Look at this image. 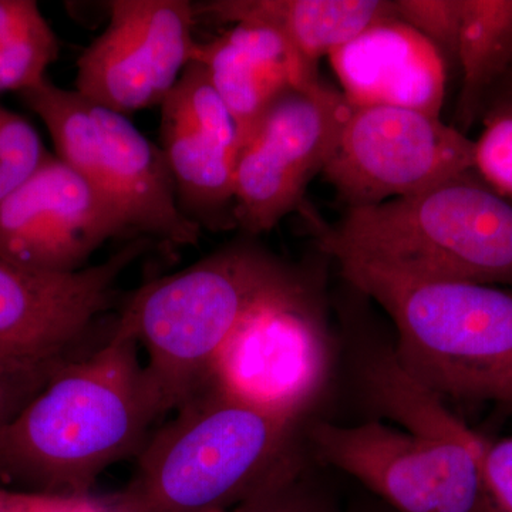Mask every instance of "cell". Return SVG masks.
Listing matches in <instances>:
<instances>
[{"label": "cell", "instance_id": "9c48e42d", "mask_svg": "<svg viewBox=\"0 0 512 512\" xmlns=\"http://www.w3.org/2000/svg\"><path fill=\"white\" fill-rule=\"evenodd\" d=\"M474 144L440 117L352 106L323 178L346 210L412 197L474 170Z\"/></svg>", "mask_w": 512, "mask_h": 512}, {"label": "cell", "instance_id": "cb8c5ba5", "mask_svg": "<svg viewBox=\"0 0 512 512\" xmlns=\"http://www.w3.org/2000/svg\"><path fill=\"white\" fill-rule=\"evenodd\" d=\"M396 18L439 52L448 69L457 64L463 0H394Z\"/></svg>", "mask_w": 512, "mask_h": 512}, {"label": "cell", "instance_id": "7a4b0ae2", "mask_svg": "<svg viewBox=\"0 0 512 512\" xmlns=\"http://www.w3.org/2000/svg\"><path fill=\"white\" fill-rule=\"evenodd\" d=\"M318 275L254 237L229 242L131 295L116 326L146 349L148 386L161 414L211 382L221 350L256 309L319 289Z\"/></svg>", "mask_w": 512, "mask_h": 512}, {"label": "cell", "instance_id": "7402d4cb", "mask_svg": "<svg viewBox=\"0 0 512 512\" xmlns=\"http://www.w3.org/2000/svg\"><path fill=\"white\" fill-rule=\"evenodd\" d=\"M49 154L29 121L0 106V202L25 184Z\"/></svg>", "mask_w": 512, "mask_h": 512}, {"label": "cell", "instance_id": "277c9868", "mask_svg": "<svg viewBox=\"0 0 512 512\" xmlns=\"http://www.w3.org/2000/svg\"><path fill=\"white\" fill-rule=\"evenodd\" d=\"M305 417L271 412L211 379L151 434L117 512H228L302 440Z\"/></svg>", "mask_w": 512, "mask_h": 512}, {"label": "cell", "instance_id": "8fae6325", "mask_svg": "<svg viewBox=\"0 0 512 512\" xmlns=\"http://www.w3.org/2000/svg\"><path fill=\"white\" fill-rule=\"evenodd\" d=\"M328 372L319 288L256 309L221 350L212 379L262 409L306 417Z\"/></svg>", "mask_w": 512, "mask_h": 512}, {"label": "cell", "instance_id": "ffe728a7", "mask_svg": "<svg viewBox=\"0 0 512 512\" xmlns=\"http://www.w3.org/2000/svg\"><path fill=\"white\" fill-rule=\"evenodd\" d=\"M309 463L301 440L251 497L228 512H333Z\"/></svg>", "mask_w": 512, "mask_h": 512}, {"label": "cell", "instance_id": "52a82bcc", "mask_svg": "<svg viewBox=\"0 0 512 512\" xmlns=\"http://www.w3.org/2000/svg\"><path fill=\"white\" fill-rule=\"evenodd\" d=\"M308 440L323 463L356 478L397 512H495L484 478L488 441L474 431L431 443L379 420L320 421Z\"/></svg>", "mask_w": 512, "mask_h": 512}, {"label": "cell", "instance_id": "8992f818", "mask_svg": "<svg viewBox=\"0 0 512 512\" xmlns=\"http://www.w3.org/2000/svg\"><path fill=\"white\" fill-rule=\"evenodd\" d=\"M20 96L45 123L56 156L109 200L128 231L177 247L198 244L201 227L181 210L163 150L127 116L49 79Z\"/></svg>", "mask_w": 512, "mask_h": 512}, {"label": "cell", "instance_id": "4fadbf2b", "mask_svg": "<svg viewBox=\"0 0 512 512\" xmlns=\"http://www.w3.org/2000/svg\"><path fill=\"white\" fill-rule=\"evenodd\" d=\"M150 244L137 237L107 261L70 274L32 271L0 258V352L33 359L70 355L113 302L117 279Z\"/></svg>", "mask_w": 512, "mask_h": 512}, {"label": "cell", "instance_id": "3957f363", "mask_svg": "<svg viewBox=\"0 0 512 512\" xmlns=\"http://www.w3.org/2000/svg\"><path fill=\"white\" fill-rule=\"evenodd\" d=\"M323 255L426 281L512 288V201L467 171L326 224L303 204Z\"/></svg>", "mask_w": 512, "mask_h": 512}, {"label": "cell", "instance_id": "5bb4252c", "mask_svg": "<svg viewBox=\"0 0 512 512\" xmlns=\"http://www.w3.org/2000/svg\"><path fill=\"white\" fill-rule=\"evenodd\" d=\"M160 131L181 210L200 227H237L235 165L241 136L201 64L192 62L161 104Z\"/></svg>", "mask_w": 512, "mask_h": 512}, {"label": "cell", "instance_id": "30bf717a", "mask_svg": "<svg viewBox=\"0 0 512 512\" xmlns=\"http://www.w3.org/2000/svg\"><path fill=\"white\" fill-rule=\"evenodd\" d=\"M109 12V25L77 60L74 90L123 116L161 106L192 63L194 5L114 0Z\"/></svg>", "mask_w": 512, "mask_h": 512}, {"label": "cell", "instance_id": "5b68a950", "mask_svg": "<svg viewBox=\"0 0 512 512\" xmlns=\"http://www.w3.org/2000/svg\"><path fill=\"white\" fill-rule=\"evenodd\" d=\"M336 264L346 284L392 320L394 352L417 382L443 400L512 409V288Z\"/></svg>", "mask_w": 512, "mask_h": 512}, {"label": "cell", "instance_id": "4316f807", "mask_svg": "<svg viewBox=\"0 0 512 512\" xmlns=\"http://www.w3.org/2000/svg\"><path fill=\"white\" fill-rule=\"evenodd\" d=\"M512 100V64L510 70L505 74L504 79L501 80L500 84L495 87L493 94L488 99L485 107L490 106L491 103H497V101ZM485 110V109H484Z\"/></svg>", "mask_w": 512, "mask_h": 512}, {"label": "cell", "instance_id": "2e32d148", "mask_svg": "<svg viewBox=\"0 0 512 512\" xmlns=\"http://www.w3.org/2000/svg\"><path fill=\"white\" fill-rule=\"evenodd\" d=\"M192 62L204 67L237 123L241 143L279 94L322 80L306 72L281 33L251 23H238L210 42H197Z\"/></svg>", "mask_w": 512, "mask_h": 512}, {"label": "cell", "instance_id": "d6986e66", "mask_svg": "<svg viewBox=\"0 0 512 512\" xmlns=\"http://www.w3.org/2000/svg\"><path fill=\"white\" fill-rule=\"evenodd\" d=\"M57 57L59 40L35 0H0V92L39 86Z\"/></svg>", "mask_w": 512, "mask_h": 512}, {"label": "cell", "instance_id": "484cf974", "mask_svg": "<svg viewBox=\"0 0 512 512\" xmlns=\"http://www.w3.org/2000/svg\"><path fill=\"white\" fill-rule=\"evenodd\" d=\"M89 498L62 497L0 487V512H80Z\"/></svg>", "mask_w": 512, "mask_h": 512}, {"label": "cell", "instance_id": "ac0fdd59", "mask_svg": "<svg viewBox=\"0 0 512 512\" xmlns=\"http://www.w3.org/2000/svg\"><path fill=\"white\" fill-rule=\"evenodd\" d=\"M457 64L460 96L456 120L473 126L512 64V0H463Z\"/></svg>", "mask_w": 512, "mask_h": 512}, {"label": "cell", "instance_id": "44dd1931", "mask_svg": "<svg viewBox=\"0 0 512 512\" xmlns=\"http://www.w3.org/2000/svg\"><path fill=\"white\" fill-rule=\"evenodd\" d=\"M73 360L70 355L33 359L0 352V433Z\"/></svg>", "mask_w": 512, "mask_h": 512}, {"label": "cell", "instance_id": "6da1fadb", "mask_svg": "<svg viewBox=\"0 0 512 512\" xmlns=\"http://www.w3.org/2000/svg\"><path fill=\"white\" fill-rule=\"evenodd\" d=\"M138 346L116 326L99 350L70 360L0 433V484L86 498L103 471L137 457L163 417Z\"/></svg>", "mask_w": 512, "mask_h": 512}, {"label": "cell", "instance_id": "603a6c76", "mask_svg": "<svg viewBox=\"0 0 512 512\" xmlns=\"http://www.w3.org/2000/svg\"><path fill=\"white\" fill-rule=\"evenodd\" d=\"M484 131L474 141V170L512 201V100L485 107Z\"/></svg>", "mask_w": 512, "mask_h": 512}, {"label": "cell", "instance_id": "7c38bea8", "mask_svg": "<svg viewBox=\"0 0 512 512\" xmlns=\"http://www.w3.org/2000/svg\"><path fill=\"white\" fill-rule=\"evenodd\" d=\"M127 231L109 200L53 154L0 202V258L32 271H80L97 249Z\"/></svg>", "mask_w": 512, "mask_h": 512}, {"label": "cell", "instance_id": "9a60e30c", "mask_svg": "<svg viewBox=\"0 0 512 512\" xmlns=\"http://www.w3.org/2000/svg\"><path fill=\"white\" fill-rule=\"evenodd\" d=\"M352 106H393L440 117L448 67L439 52L396 16L330 53Z\"/></svg>", "mask_w": 512, "mask_h": 512}, {"label": "cell", "instance_id": "ba28073f", "mask_svg": "<svg viewBox=\"0 0 512 512\" xmlns=\"http://www.w3.org/2000/svg\"><path fill=\"white\" fill-rule=\"evenodd\" d=\"M350 103L325 80L289 87L256 121L235 165V225L244 235L271 231L305 204L313 178L328 165Z\"/></svg>", "mask_w": 512, "mask_h": 512}, {"label": "cell", "instance_id": "d4e9b609", "mask_svg": "<svg viewBox=\"0 0 512 512\" xmlns=\"http://www.w3.org/2000/svg\"><path fill=\"white\" fill-rule=\"evenodd\" d=\"M483 467L495 512H512V437L487 443Z\"/></svg>", "mask_w": 512, "mask_h": 512}, {"label": "cell", "instance_id": "e0dca14e", "mask_svg": "<svg viewBox=\"0 0 512 512\" xmlns=\"http://www.w3.org/2000/svg\"><path fill=\"white\" fill-rule=\"evenodd\" d=\"M194 10L195 16L205 13L218 22L276 30L313 77H320V59L396 16L394 0H215Z\"/></svg>", "mask_w": 512, "mask_h": 512}]
</instances>
